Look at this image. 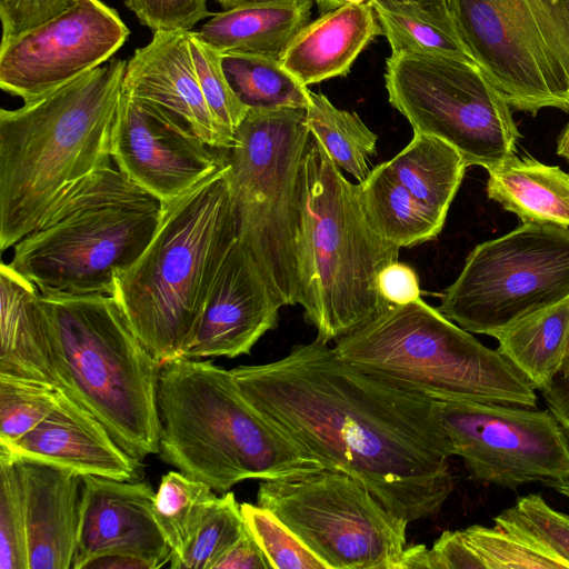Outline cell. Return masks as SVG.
<instances>
[{"mask_svg":"<svg viewBox=\"0 0 569 569\" xmlns=\"http://www.w3.org/2000/svg\"><path fill=\"white\" fill-rule=\"evenodd\" d=\"M521 530L569 562V516L553 509L540 493L520 497L501 511Z\"/></svg>","mask_w":569,"mask_h":569,"instance_id":"f35d334b","label":"cell"},{"mask_svg":"<svg viewBox=\"0 0 569 569\" xmlns=\"http://www.w3.org/2000/svg\"><path fill=\"white\" fill-rule=\"evenodd\" d=\"M127 61L117 59L13 110H0V249L31 232L61 194L111 166Z\"/></svg>","mask_w":569,"mask_h":569,"instance_id":"7a4b0ae2","label":"cell"},{"mask_svg":"<svg viewBox=\"0 0 569 569\" xmlns=\"http://www.w3.org/2000/svg\"><path fill=\"white\" fill-rule=\"evenodd\" d=\"M0 373L57 385L40 291L9 263L0 266Z\"/></svg>","mask_w":569,"mask_h":569,"instance_id":"cb8c5ba5","label":"cell"},{"mask_svg":"<svg viewBox=\"0 0 569 569\" xmlns=\"http://www.w3.org/2000/svg\"><path fill=\"white\" fill-rule=\"evenodd\" d=\"M222 68L233 92L249 109L300 108L310 90L270 57L222 53Z\"/></svg>","mask_w":569,"mask_h":569,"instance_id":"f546056e","label":"cell"},{"mask_svg":"<svg viewBox=\"0 0 569 569\" xmlns=\"http://www.w3.org/2000/svg\"><path fill=\"white\" fill-rule=\"evenodd\" d=\"M320 12L333 10L347 3L369 2L372 7L377 4H398L413 7L427 14L451 19L448 0H315ZM453 21V20H452Z\"/></svg>","mask_w":569,"mask_h":569,"instance_id":"f6af8a7d","label":"cell"},{"mask_svg":"<svg viewBox=\"0 0 569 569\" xmlns=\"http://www.w3.org/2000/svg\"><path fill=\"white\" fill-rule=\"evenodd\" d=\"M372 8L392 54H428L476 63L452 20L427 14L413 7L377 4Z\"/></svg>","mask_w":569,"mask_h":569,"instance_id":"4dcf8cb0","label":"cell"},{"mask_svg":"<svg viewBox=\"0 0 569 569\" xmlns=\"http://www.w3.org/2000/svg\"><path fill=\"white\" fill-rule=\"evenodd\" d=\"M162 203L112 166L68 188L13 246L10 267L46 295H112L152 238Z\"/></svg>","mask_w":569,"mask_h":569,"instance_id":"8992f818","label":"cell"},{"mask_svg":"<svg viewBox=\"0 0 569 569\" xmlns=\"http://www.w3.org/2000/svg\"><path fill=\"white\" fill-rule=\"evenodd\" d=\"M430 569L429 549L425 545L406 546L398 569Z\"/></svg>","mask_w":569,"mask_h":569,"instance_id":"c3c4849f","label":"cell"},{"mask_svg":"<svg viewBox=\"0 0 569 569\" xmlns=\"http://www.w3.org/2000/svg\"><path fill=\"white\" fill-rule=\"evenodd\" d=\"M124 3L153 33L191 31L200 20L212 17L208 0H126Z\"/></svg>","mask_w":569,"mask_h":569,"instance_id":"ab89813d","label":"cell"},{"mask_svg":"<svg viewBox=\"0 0 569 569\" xmlns=\"http://www.w3.org/2000/svg\"><path fill=\"white\" fill-rule=\"evenodd\" d=\"M188 31L154 32L127 61L122 90L151 102L187 123L209 147L229 150L234 133L213 116L201 91Z\"/></svg>","mask_w":569,"mask_h":569,"instance_id":"ffe728a7","label":"cell"},{"mask_svg":"<svg viewBox=\"0 0 569 569\" xmlns=\"http://www.w3.org/2000/svg\"><path fill=\"white\" fill-rule=\"evenodd\" d=\"M257 502L272 511L327 569H398L408 522L362 483L320 469L262 480Z\"/></svg>","mask_w":569,"mask_h":569,"instance_id":"4fadbf2b","label":"cell"},{"mask_svg":"<svg viewBox=\"0 0 569 569\" xmlns=\"http://www.w3.org/2000/svg\"><path fill=\"white\" fill-rule=\"evenodd\" d=\"M560 373L565 375V376H569V343H568L567 355H566Z\"/></svg>","mask_w":569,"mask_h":569,"instance_id":"816d5d0a","label":"cell"},{"mask_svg":"<svg viewBox=\"0 0 569 569\" xmlns=\"http://www.w3.org/2000/svg\"><path fill=\"white\" fill-rule=\"evenodd\" d=\"M436 409L452 456L476 481L511 490L569 482V438L548 409L469 401Z\"/></svg>","mask_w":569,"mask_h":569,"instance_id":"5bb4252c","label":"cell"},{"mask_svg":"<svg viewBox=\"0 0 569 569\" xmlns=\"http://www.w3.org/2000/svg\"><path fill=\"white\" fill-rule=\"evenodd\" d=\"M358 187L370 226L397 247H412L432 240L442 230L445 221L420 204L382 163L371 169Z\"/></svg>","mask_w":569,"mask_h":569,"instance_id":"83f0119b","label":"cell"},{"mask_svg":"<svg viewBox=\"0 0 569 569\" xmlns=\"http://www.w3.org/2000/svg\"><path fill=\"white\" fill-rule=\"evenodd\" d=\"M281 307L251 250L237 238L217 272L182 357L249 355L258 340L277 327Z\"/></svg>","mask_w":569,"mask_h":569,"instance_id":"e0dca14e","label":"cell"},{"mask_svg":"<svg viewBox=\"0 0 569 569\" xmlns=\"http://www.w3.org/2000/svg\"><path fill=\"white\" fill-rule=\"evenodd\" d=\"M237 238V210L224 160L217 171L162 204L148 246L116 277L111 296L161 366L182 357Z\"/></svg>","mask_w":569,"mask_h":569,"instance_id":"3957f363","label":"cell"},{"mask_svg":"<svg viewBox=\"0 0 569 569\" xmlns=\"http://www.w3.org/2000/svg\"><path fill=\"white\" fill-rule=\"evenodd\" d=\"M130 31L101 0H78L48 22L0 44V87L23 102L107 62Z\"/></svg>","mask_w":569,"mask_h":569,"instance_id":"9a60e30c","label":"cell"},{"mask_svg":"<svg viewBox=\"0 0 569 569\" xmlns=\"http://www.w3.org/2000/svg\"><path fill=\"white\" fill-rule=\"evenodd\" d=\"M568 297L569 228L522 222L475 247L438 310L471 333L493 337Z\"/></svg>","mask_w":569,"mask_h":569,"instance_id":"7c38bea8","label":"cell"},{"mask_svg":"<svg viewBox=\"0 0 569 569\" xmlns=\"http://www.w3.org/2000/svg\"><path fill=\"white\" fill-rule=\"evenodd\" d=\"M219 4H221L224 9H230L247 2L258 1V0H216Z\"/></svg>","mask_w":569,"mask_h":569,"instance_id":"f907efd6","label":"cell"},{"mask_svg":"<svg viewBox=\"0 0 569 569\" xmlns=\"http://www.w3.org/2000/svg\"><path fill=\"white\" fill-rule=\"evenodd\" d=\"M306 111L311 136L330 159L358 183L363 182L371 171L370 158L376 154L378 136L356 112L337 108L322 93L310 92Z\"/></svg>","mask_w":569,"mask_h":569,"instance_id":"f1b7e54d","label":"cell"},{"mask_svg":"<svg viewBox=\"0 0 569 569\" xmlns=\"http://www.w3.org/2000/svg\"><path fill=\"white\" fill-rule=\"evenodd\" d=\"M493 527L472 525L461 530L483 569H569V562L521 530L502 512L493 518Z\"/></svg>","mask_w":569,"mask_h":569,"instance_id":"1f68e13d","label":"cell"},{"mask_svg":"<svg viewBox=\"0 0 569 569\" xmlns=\"http://www.w3.org/2000/svg\"><path fill=\"white\" fill-rule=\"evenodd\" d=\"M0 457L31 460L83 476L139 480L140 460L123 450L104 426L60 388L54 409L21 438L0 443Z\"/></svg>","mask_w":569,"mask_h":569,"instance_id":"d6986e66","label":"cell"},{"mask_svg":"<svg viewBox=\"0 0 569 569\" xmlns=\"http://www.w3.org/2000/svg\"><path fill=\"white\" fill-rule=\"evenodd\" d=\"M86 568L110 569V568H143L150 569L149 566L137 558L122 555H108L93 559ZM84 568V569H86Z\"/></svg>","mask_w":569,"mask_h":569,"instance_id":"7dc6e473","label":"cell"},{"mask_svg":"<svg viewBox=\"0 0 569 569\" xmlns=\"http://www.w3.org/2000/svg\"><path fill=\"white\" fill-rule=\"evenodd\" d=\"M311 133L300 108L249 109L223 150L238 238L282 306L300 302L302 171Z\"/></svg>","mask_w":569,"mask_h":569,"instance_id":"9c48e42d","label":"cell"},{"mask_svg":"<svg viewBox=\"0 0 569 569\" xmlns=\"http://www.w3.org/2000/svg\"><path fill=\"white\" fill-rule=\"evenodd\" d=\"M78 0H0L1 41L10 40L54 19Z\"/></svg>","mask_w":569,"mask_h":569,"instance_id":"60d3db41","label":"cell"},{"mask_svg":"<svg viewBox=\"0 0 569 569\" xmlns=\"http://www.w3.org/2000/svg\"><path fill=\"white\" fill-rule=\"evenodd\" d=\"M385 82L413 132L448 142L467 166L487 170L515 154L520 133L511 107L477 63L391 53Z\"/></svg>","mask_w":569,"mask_h":569,"instance_id":"8fae6325","label":"cell"},{"mask_svg":"<svg viewBox=\"0 0 569 569\" xmlns=\"http://www.w3.org/2000/svg\"><path fill=\"white\" fill-rule=\"evenodd\" d=\"M247 526L234 493L217 497L206 511L173 569H213L216 562L243 536Z\"/></svg>","mask_w":569,"mask_h":569,"instance_id":"836d02e7","label":"cell"},{"mask_svg":"<svg viewBox=\"0 0 569 569\" xmlns=\"http://www.w3.org/2000/svg\"><path fill=\"white\" fill-rule=\"evenodd\" d=\"M430 569H483L461 530L445 531L429 549Z\"/></svg>","mask_w":569,"mask_h":569,"instance_id":"b9f144b4","label":"cell"},{"mask_svg":"<svg viewBox=\"0 0 569 569\" xmlns=\"http://www.w3.org/2000/svg\"><path fill=\"white\" fill-rule=\"evenodd\" d=\"M399 250L370 226L358 183L311 136L302 171L299 305L317 338L337 341L391 306L377 278Z\"/></svg>","mask_w":569,"mask_h":569,"instance_id":"52a82bcc","label":"cell"},{"mask_svg":"<svg viewBox=\"0 0 569 569\" xmlns=\"http://www.w3.org/2000/svg\"><path fill=\"white\" fill-rule=\"evenodd\" d=\"M159 457L226 493L248 479L279 480L325 469L257 409L231 370L179 357L158 380Z\"/></svg>","mask_w":569,"mask_h":569,"instance_id":"277c9868","label":"cell"},{"mask_svg":"<svg viewBox=\"0 0 569 569\" xmlns=\"http://www.w3.org/2000/svg\"><path fill=\"white\" fill-rule=\"evenodd\" d=\"M488 198L522 222L569 228V172L512 154L487 169Z\"/></svg>","mask_w":569,"mask_h":569,"instance_id":"d4e9b609","label":"cell"},{"mask_svg":"<svg viewBox=\"0 0 569 569\" xmlns=\"http://www.w3.org/2000/svg\"><path fill=\"white\" fill-rule=\"evenodd\" d=\"M13 462L23 498L29 569L72 568L82 477L37 461Z\"/></svg>","mask_w":569,"mask_h":569,"instance_id":"44dd1931","label":"cell"},{"mask_svg":"<svg viewBox=\"0 0 569 569\" xmlns=\"http://www.w3.org/2000/svg\"><path fill=\"white\" fill-rule=\"evenodd\" d=\"M382 166L442 221H446L468 167L459 151L448 142L420 132H413L410 142Z\"/></svg>","mask_w":569,"mask_h":569,"instance_id":"4316f807","label":"cell"},{"mask_svg":"<svg viewBox=\"0 0 569 569\" xmlns=\"http://www.w3.org/2000/svg\"><path fill=\"white\" fill-rule=\"evenodd\" d=\"M231 373L325 469L348 473L408 523L437 515L451 495L452 452L437 401L355 367L319 338Z\"/></svg>","mask_w":569,"mask_h":569,"instance_id":"6da1fadb","label":"cell"},{"mask_svg":"<svg viewBox=\"0 0 569 569\" xmlns=\"http://www.w3.org/2000/svg\"><path fill=\"white\" fill-rule=\"evenodd\" d=\"M0 569H29L23 498L17 466L0 457Z\"/></svg>","mask_w":569,"mask_h":569,"instance_id":"74e56055","label":"cell"},{"mask_svg":"<svg viewBox=\"0 0 569 569\" xmlns=\"http://www.w3.org/2000/svg\"><path fill=\"white\" fill-rule=\"evenodd\" d=\"M188 42L198 81L216 119L232 133L243 121L249 108L236 96L222 68V53L188 31Z\"/></svg>","mask_w":569,"mask_h":569,"instance_id":"8d00e7d4","label":"cell"},{"mask_svg":"<svg viewBox=\"0 0 569 569\" xmlns=\"http://www.w3.org/2000/svg\"><path fill=\"white\" fill-rule=\"evenodd\" d=\"M212 490L209 485L180 471H169L162 476L154 495L153 515L173 552L170 563L182 556L206 511L217 498Z\"/></svg>","mask_w":569,"mask_h":569,"instance_id":"d6a6232c","label":"cell"},{"mask_svg":"<svg viewBox=\"0 0 569 569\" xmlns=\"http://www.w3.org/2000/svg\"><path fill=\"white\" fill-rule=\"evenodd\" d=\"M271 565L252 535L247 531L216 562L213 569H271Z\"/></svg>","mask_w":569,"mask_h":569,"instance_id":"ee69618b","label":"cell"},{"mask_svg":"<svg viewBox=\"0 0 569 569\" xmlns=\"http://www.w3.org/2000/svg\"><path fill=\"white\" fill-rule=\"evenodd\" d=\"M377 287L380 296L390 305H407L421 295L416 271L398 260L379 272Z\"/></svg>","mask_w":569,"mask_h":569,"instance_id":"7bdbcfd3","label":"cell"},{"mask_svg":"<svg viewBox=\"0 0 569 569\" xmlns=\"http://www.w3.org/2000/svg\"><path fill=\"white\" fill-rule=\"evenodd\" d=\"M498 351L543 390L561 371L569 343V297L537 310L497 332Z\"/></svg>","mask_w":569,"mask_h":569,"instance_id":"484cf974","label":"cell"},{"mask_svg":"<svg viewBox=\"0 0 569 569\" xmlns=\"http://www.w3.org/2000/svg\"><path fill=\"white\" fill-rule=\"evenodd\" d=\"M59 393L57 385L0 373V443L37 427L54 409Z\"/></svg>","mask_w":569,"mask_h":569,"instance_id":"e575fe53","label":"cell"},{"mask_svg":"<svg viewBox=\"0 0 569 569\" xmlns=\"http://www.w3.org/2000/svg\"><path fill=\"white\" fill-rule=\"evenodd\" d=\"M313 0H258L213 13L198 37L221 53H246L280 60L310 22Z\"/></svg>","mask_w":569,"mask_h":569,"instance_id":"603a6c76","label":"cell"},{"mask_svg":"<svg viewBox=\"0 0 569 569\" xmlns=\"http://www.w3.org/2000/svg\"><path fill=\"white\" fill-rule=\"evenodd\" d=\"M48 349L57 386L88 409L138 460L159 452L161 365L111 295H46Z\"/></svg>","mask_w":569,"mask_h":569,"instance_id":"5b68a950","label":"cell"},{"mask_svg":"<svg viewBox=\"0 0 569 569\" xmlns=\"http://www.w3.org/2000/svg\"><path fill=\"white\" fill-rule=\"evenodd\" d=\"M355 367L435 401L537 407L536 389L497 350L421 298L391 305L336 341Z\"/></svg>","mask_w":569,"mask_h":569,"instance_id":"ba28073f","label":"cell"},{"mask_svg":"<svg viewBox=\"0 0 569 569\" xmlns=\"http://www.w3.org/2000/svg\"><path fill=\"white\" fill-rule=\"evenodd\" d=\"M540 392L548 410L569 438V376L558 373Z\"/></svg>","mask_w":569,"mask_h":569,"instance_id":"bcb514c9","label":"cell"},{"mask_svg":"<svg viewBox=\"0 0 569 569\" xmlns=\"http://www.w3.org/2000/svg\"><path fill=\"white\" fill-rule=\"evenodd\" d=\"M456 30L508 104L569 112V0H448Z\"/></svg>","mask_w":569,"mask_h":569,"instance_id":"30bf717a","label":"cell"},{"mask_svg":"<svg viewBox=\"0 0 569 569\" xmlns=\"http://www.w3.org/2000/svg\"><path fill=\"white\" fill-rule=\"evenodd\" d=\"M383 34L369 2L347 3L309 22L280 59L303 86L345 77L360 52Z\"/></svg>","mask_w":569,"mask_h":569,"instance_id":"7402d4cb","label":"cell"},{"mask_svg":"<svg viewBox=\"0 0 569 569\" xmlns=\"http://www.w3.org/2000/svg\"><path fill=\"white\" fill-rule=\"evenodd\" d=\"M117 169L168 203L224 163L182 120L121 90L110 136Z\"/></svg>","mask_w":569,"mask_h":569,"instance_id":"2e32d148","label":"cell"},{"mask_svg":"<svg viewBox=\"0 0 569 569\" xmlns=\"http://www.w3.org/2000/svg\"><path fill=\"white\" fill-rule=\"evenodd\" d=\"M240 508L247 529L273 569H327L272 511L248 502Z\"/></svg>","mask_w":569,"mask_h":569,"instance_id":"d590c367","label":"cell"},{"mask_svg":"<svg viewBox=\"0 0 569 569\" xmlns=\"http://www.w3.org/2000/svg\"><path fill=\"white\" fill-rule=\"evenodd\" d=\"M154 495L147 481L83 476L72 569L108 555L140 559L150 569L169 565L173 552L154 519Z\"/></svg>","mask_w":569,"mask_h":569,"instance_id":"ac0fdd59","label":"cell"},{"mask_svg":"<svg viewBox=\"0 0 569 569\" xmlns=\"http://www.w3.org/2000/svg\"><path fill=\"white\" fill-rule=\"evenodd\" d=\"M557 154L569 161V121L557 139Z\"/></svg>","mask_w":569,"mask_h":569,"instance_id":"681fc988","label":"cell"}]
</instances>
